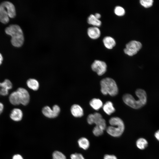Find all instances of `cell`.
I'll return each instance as SVG.
<instances>
[{
    "label": "cell",
    "instance_id": "3957f363",
    "mask_svg": "<svg viewBox=\"0 0 159 159\" xmlns=\"http://www.w3.org/2000/svg\"><path fill=\"white\" fill-rule=\"evenodd\" d=\"M10 102L14 105L21 104L27 105L30 100V95L28 91L25 89L19 88L16 91L13 92L9 97Z\"/></svg>",
    "mask_w": 159,
    "mask_h": 159
},
{
    "label": "cell",
    "instance_id": "277c9868",
    "mask_svg": "<svg viewBox=\"0 0 159 159\" xmlns=\"http://www.w3.org/2000/svg\"><path fill=\"white\" fill-rule=\"evenodd\" d=\"M16 15L15 7L12 3L6 1L0 4V21L2 23H7L9 17L14 18Z\"/></svg>",
    "mask_w": 159,
    "mask_h": 159
},
{
    "label": "cell",
    "instance_id": "cb8c5ba5",
    "mask_svg": "<svg viewBox=\"0 0 159 159\" xmlns=\"http://www.w3.org/2000/svg\"><path fill=\"white\" fill-rule=\"evenodd\" d=\"M104 130L99 127L95 126L92 132L94 135L97 136L102 135L103 133Z\"/></svg>",
    "mask_w": 159,
    "mask_h": 159
},
{
    "label": "cell",
    "instance_id": "9c48e42d",
    "mask_svg": "<svg viewBox=\"0 0 159 159\" xmlns=\"http://www.w3.org/2000/svg\"><path fill=\"white\" fill-rule=\"evenodd\" d=\"M60 111L59 107L57 105H54L52 109L48 106L44 107L42 109L43 114L46 117L49 118H54L59 115Z\"/></svg>",
    "mask_w": 159,
    "mask_h": 159
},
{
    "label": "cell",
    "instance_id": "8fae6325",
    "mask_svg": "<svg viewBox=\"0 0 159 159\" xmlns=\"http://www.w3.org/2000/svg\"><path fill=\"white\" fill-rule=\"evenodd\" d=\"M10 117L13 121L16 122L22 120L23 113L20 109L18 108H14L11 110Z\"/></svg>",
    "mask_w": 159,
    "mask_h": 159
},
{
    "label": "cell",
    "instance_id": "44dd1931",
    "mask_svg": "<svg viewBox=\"0 0 159 159\" xmlns=\"http://www.w3.org/2000/svg\"><path fill=\"white\" fill-rule=\"evenodd\" d=\"M52 157V159H66V157L64 154L57 150L53 152Z\"/></svg>",
    "mask_w": 159,
    "mask_h": 159
},
{
    "label": "cell",
    "instance_id": "7c38bea8",
    "mask_svg": "<svg viewBox=\"0 0 159 159\" xmlns=\"http://www.w3.org/2000/svg\"><path fill=\"white\" fill-rule=\"evenodd\" d=\"M71 112L72 115L76 117H81L83 116L84 114L82 108L77 104H74L72 106Z\"/></svg>",
    "mask_w": 159,
    "mask_h": 159
},
{
    "label": "cell",
    "instance_id": "f1b7e54d",
    "mask_svg": "<svg viewBox=\"0 0 159 159\" xmlns=\"http://www.w3.org/2000/svg\"><path fill=\"white\" fill-rule=\"evenodd\" d=\"M12 159H24L23 157L20 154H16L14 155L12 158Z\"/></svg>",
    "mask_w": 159,
    "mask_h": 159
},
{
    "label": "cell",
    "instance_id": "52a82bcc",
    "mask_svg": "<svg viewBox=\"0 0 159 159\" xmlns=\"http://www.w3.org/2000/svg\"><path fill=\"white\" fill-rule=\"evenodd\" d=\"M142 47L141 43L136 40H132L126 45L124 49L125 54L130 56H132L137 53Z\"/></svg>",
    "mask_w": 159,
    "mask_h": 159
},
{
    "label": "cell",
    "instance_id": "5bb4252c",
    "mask_svg": "<svg viewBox=\"0 0 159 159\" xmlns=\"http://www.w3.org/2000/svg\"><path fill=\"white\" fill-rule=\"evenodd\" d=\"M103 42L105 47L109 49H112L116 44L115 40L110 36H106L104 37Z\"/></svg>",
    "mask_w": 159,
    "mask_h": 159
},
{
    "label": "cell",
    "instance_id": "d4e9b609",
    "mask_svg": "<svg viewBox=\"0 0 159 159\" xmlns=\"http://www.w3.org/2000/svg\"><path fill=\"white\" fill-rule=\"evenodd\" d=\"M95 124L104 130L106 129V124L105 120L103 118L96 122Z\"/></svg>",
    "mask_w": 159,
    "mask_h": 159
},
{
    "label": "cell",
    "instance_id": "1f68e13d",
    "mask_svg": "<svg viewBox=\"0 0 159 159\" xmlns=\"http://www.w3.org/2000/svg\"><path fill=\"white\" fill-rule=\"evenodd\" d=\"M95 17L97 19H99L101 17V16L100 14L98 13H96L94 15Z\"/></svg>",
    "mask_w": 159,
    "mask_h": 159
},
{
    "label": "cell",
    "instance_id": "5b68a950",
    "mask_svg": "<svg viewBox=\"0 0 159 159\" xmlns=\"http://www.w3.org/2000/svg\"><path fill=\"white\" fill-rule=\"evenodd\" d=\"M110 126L106 128L107 133L114 137H118L122 135L125 129L122 120L118 117H113L109 120Z\"/></svg>",
    "mask_w": 159,
    "mask_h": 159
},
{
    "label": "cell",
    "instance_id": "484cf974",
    "mask_svg": "<svg viewBox=\"0 0 159 159\" xmlns=\"http://www.w3.org/2000/svg\"><path fill=\"white\" fill-rule=\"evenodd\" d=\"M70 157L71 159H85L82 154L77 153L72 154Z\"/></svg>",
    "mask_w": 159,
    "mask_h": 159
},
{
    "label": "cell",
    "instance_id": "7a4b0ae2",
    "mask_svg": "<svg viewBox=\"0 0 159 159\" xmlns=\"http://www.w3.org/2000/svg\"><path fill=\"white\" fill-rule=\"evenodd\" d=\"M6 33L11 36V42L14 47H20L23 44L24 38L22 29L17 24H11L5 29Z\"/></svg>",
    "mask_w": 159,
    "mask_h": 159
},
{
    "label": "cell",
    "instance_id": "d6a6232c",
    "mask_svg": "<svg viewBox=\"0 0 159 159\" xmlns=\"http://www.w3.org/2000/svg\"><path fill=\"white\" fill-rule=\"evenodd\" d=\"M3 60V57L1 54L0 53V65L2 64Z\"/></svg>",
    "mask_w": 159,
    "mask_h": 159
},
{
    "label": "cell",
    "instance_id": "7402d4cb",
    "mask_svg": "<svg viewBox=\"0 0 159 159\" xmlns=\"http://www.w3.org/2000/svg\"><path fill=\"white\" fill-rule=\"evenodd\" d=\"M114 12L117 15L119 16H122L125 13L124 9L122 7L117 6L115 7L114 9Z\"/></svg>",
    "mask_w": 159,
    "mask_h": 159
},
{
    "label": "cell",
    "instance_id": "f546056e",
    "mask_svg": "<svg viewBox=\"0 0 159 159\" xmlns=\"http://www.w3.org/2000/svg\"><path fill=\"white\" fill-rule=\"evenodd\" d=\"M155 136L157 140L159 141V130H158L155 132Z\"/></svg>",
    "mask_w": 159,
    "mask_h": 159
},
{
    "label": "cell",
    "instance_id": "ac0fdd59",
    "mask_svg": "<svg viewBox=\"0 0 159 159\" xmlns=\"http://www.w3.org/2000/svg\"><path fill=\"white\" fill-rule=\"evenodd\" d=\"M79 146L81 148L86 150L90 146V142L88 140L85 138L82 137L78 140Z\"/></svg>",
    "mask_w": 159,
    "mask_h": 159
},
{
    "label": "cell",
    "instance_id": "ffe728a7",
    "mask_svg": "<svg viewBox=\"0 0 159 159\" xmlns=\"http://www.w3.org/2000/svg\"><path fill=\"white\" fill-rule=\"evenodd\" d=\"M136 144L138 148L141 150H143L147 146L148 143L145 139L141 138L137 140Z\"/></svg>",
    "mask_w": 159,
    "mask_h": 159
},
{
    "label": "cell",
    "instance_id": "ba28073f",
    "mask_svg": "<svg viewBox=\"0 0 159 159\" xmlns=\"http://www.w3.org/2000/svg\"><path fill=\"white\" fill-rule=\"evenodd\" d=\"M107 68L106 63L104 61L99 60H95L91 65L92 70L99 76H101L105 73Z\"/></svg>",
    "mask_w": 159,
    "mask_h": 159
},
{
    "label": "cell",
    "instance_id": "2e32d148",
    "mask_svg": "<svg viewBox=\"0 0 159 159\" xmlns=\"http://www.w3.org/2000/svg\"><path fill=\"white\" fill-rule=\"evenodd\" d=\"M90 106L94 110H98L103 106L102 101L99 99L93 98L90 102Z\"/></svg>",
    "mask_w": 159,
    "mask_h": 159
},
{
    "label": "cell",
    "instance_id": "4316f807",
    "mask_svg": "<svg viewBox=\"0 0 159 159\" xmlns=\"http://www.w3.org/2000/svg\"><path fill=\"white\" fill-rule=\"evenodd\" d=\"M87 121L88 123L91 125L94 123V117L93 114H91L88 115Z\"/></svg>",
    "mask_w": 159,
    "mask_h": 159
},
{
    "label": "cell",
    "instance_id": "8992f818",
    "mask_svg": "<svg viewBox=\"0 0 159 159\" xmlns=\"http://www.w3.org/2000/svg\"><path fill=\"white\" fill-rule=\"evenodd\" d=\"M101 91L104 95L109 94L114 96L118 93V89L117 84L112 79L106 77L102 79L100 82Z\"/></svg>",
    "mask_w": 159,
    "mask_h": 159
},
{
    "label": "cell",
    "instance_id": "d6986e66",
    "mask_svg": "<svg viewBox=\"0 0 159 159\" xmlns=\"http://www.w3.org/2000/svg\"><path fill=\"white\" fill-rule=\"evenodd\" d=\"M87 22L89 24H91L95 26H99L101 24V21L97 19L94 15L91 14L88 18Z\"/></svg>",
    "mask_w": 159,
    "mask_h": 159
},
{
    "label": "cell",
    "instance_id": "9a60e30c",
    "mask_svg": "<svg viewBox=\"0 0 159 159\" xmlns=\"http://www.w3.org/2000/svg\"><path fill=\"white\" fill-rule=\"evenodd\" d=\"M102 107L103 111L108 115H110L115 111L112 103L110 101L106 102Z\"/></svg>",
    "mask_w": 159,
    "mask_h": 159
},
{
    "label": "cell",
    "instance_id": "30bf717a",
    "mask_svg": "<svg viewBox=\"0 0 159 159\" xmlns=\"http://www.w3.org/2000/svg\"><path fill=\"white\" fill-rule=\"evenodd\" d=\"M12 85L10 80H5L0 82V95L6 96L8 94V91L12 88Z\"/></svg>",
    "mask_w": 159,
    "mask_h": 159
},
{
    "label": "cell",
    "instance_id": "4fadbf2b",
    "mask_svg": "<svg viewBox=\"0 0 159 159\" xmlns=\"http://www.w3.org/2000/svg\"><path fill=\"white\" fill-rule=\"evenodd\" d=\"M87 34L91 39H95L98 38L100 35L99 29L96 26H92L89 28L87 29Z\"/></svg>",
    "mask_w": 159,
    "mask_h": 159
},
{
    "label": "cell",
    "instance_id": "4dcf8cb0",
    "mask_svg": "<svg viewBox=\"0 0 159 159\" xmlns=\"http://www.w3.org/2000/svg\"><path fill=\"white\" fill-rule=\"evenodd\" d=\"M4 109V105L3 104L0 102V115L2 113Z\"/></svg>",
    "mask_w": 159,
    "mask_h": 159
},
{
    "label": "cell",
    "instance_id": "603a6c76",
    "mask_svg": "<svg viewBox=\"0 0 159 159\" xmlns=\"http://www.w3.org/2000/svg\"><path fill=\"white\" fill-rule=\"evenodd\" d=\"M140 2L141 5L145 8L151 7L153 5V0H141Z\"/></svg>",
    "mask_w": 159,
    "mask_h": 159
},
{
    "label": "cell",
    "instance_id": "e0dca14e",
    "mask_svg": "<svg viewBox=\"0 0 159 159\" xmlns=\"http://www.w3.org/2000/svg\"><path fill=\"white\" fill-rule=\"evenodd\" d=\"M26 84L29 88L34 91L38 90L39 87L38 81L34 79H29L27 81Z\"/></svg>",
    "mask_w": 159,
    "mask_h": 159
},
{
    "label": "cell",
    "instance_id": "83f0119b",
    "mask_svg": "<svg viewBox=\"0 0 159 159\" xmlns=\"http://www.w3.org/2000/svg\"><path fill=\"white\" fill-rule=\"evenodd\" d=\"M104 159H117V158L114 155L107 154L104 156Z\"/></svg>",
    "mask_w": 159,
    "mask_h": 159
},
{
    "label": "cell",
    "instance_id": "6da1fadb",
    "mask_svg": "<svg viewBox=\"0 0 159 159\" xmlns=\"http://www.w3.org/2000/svg\"><path fill=\"white\" fill-rule=\"evenodd\" d=\"M135 94L138 97L136 100L131 95L124 94L122 97L124 102L131 107L136 109H139L145 105L147 101L146 92L143 90L138 89L135 91Z\"/></svg>",
    "mask_w": 159,
    "mask_h": 159
}]
</instances>
